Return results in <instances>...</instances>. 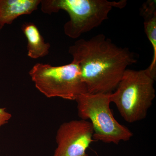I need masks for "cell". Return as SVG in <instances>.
Segmentation results:
<instances>
[{"instance_id": "cell-8", "label": "cell", "mask_w": 156, "mask_h": 156, "mask_svg": "<svg viewBox=\"0 0 156 156\" xmlns=\"http://www.w3.org/2000/svg\"><path fill=\"white\" fill-rule=\"evenodd\" d=\"M21 30L27 39V55L33 59L42 58L50 52V43H46L36 25L32 22H26Z\"/></svg>"}, {"instance_id": "cell-6", "label": "cell", "mask_w": 156, "mask_h": 156, "mask_svg": "<svg viewBox=\"0 0 156 156\" xmlns=\"http://www.w3.org/2000/svg\"><path fill=\"white\" fill-rule=\"evenodd\" d=\"M89 121L72 120L62 123L56 132L57 143L53 156H89L87 149L95 140Z\"/></svg>"}, {"instance_id": "cell-11", "label": "cell", "mask_w": 156, "mask_h": 156, "mask_svg": "<svg viewBox=\"0 0 156 156\" xmlns=\"http://www.w3.org/2000/svg\"><path fill=\"white\" fill-rule=\"evenodd\" d=\"M2 27H0V31H1V30H2Z\"/></svg>"}, {"instance_id": "cell-5", "label": "cell", "mask_w": 156, "mask_h": 156, "mask_svg": "<svg viewBox=\"0 0 156 156\" xmlns=\"http://www.w3.org/2000/svg\"><path fill=\"white\" fill-rule=\"evenodd\" d=\"M29 74L37 89L49 98L76 101L80 95L87 93L79 66L73 61L60 66L36 63Z\"/></svg>"}, {"instance_id": "cell-1", "label": "cell", "mask_w": 156, "mask_h": 156, "mask_svg": "<svg viewBox=\"0 0 156 156\" xmlns=\"http://www.w3.org/2000/svg\"><path fill=\"white\" fill-rule=\"evenodd\" d=\"M69 53L79 66L89 94L112 93L127 68L137 62L134 53L117 46L103 34L78 40Z\"/></svg>"}, {"instance_id": "cell-9", "label": "cell", "mask_w": 156, "mask_h": 156, "mask_svg": "<svg viewBox=\"0 0 156 156\" xmlns=\"http://www.w3.org/2000/svg\"><path fill=\"white\" fill-rule=\"evenodd\" d=\"M141 13L144 19L146 34L153 49V56L150 65L147 68L156 78V1H148L143 5Z\"/></svg>"}, {"instance_id": "cell-4", "label": "cell", "mask_w": 156, "mask_h": 156, "mask_svg": "<svg viewBox=\"0 0 156 156\" xmlns=\"http://www.w3.org/2000/svg\"><path fill=\"white\" fill-rule=\"evenodd\" d=\"M76 101L79 117L90 121L95 141L118 145L121 141H128L133 136L127 127L114 117L110 106V94L84 93L78 96Z\"/></svg>"}, {"instance_id": "cell-10", "label": "cell", "mask_w": 156, "mask_h": 156, "mask_svg": "<svg viewBox=\"0 0 156 156\" xmlns=\"http://www.w3.org/2000/svg\"><path fill=\"white\" fill-rule=\"evenodd\" d=\"M5 108H0V128L8 123L12 117L11 114L6 111Z\"/></svg>"}, {"instance_id": "cell-2", "label": "cell", "mask_w": 156, "mask_h": 156, "mask_svg": "<svg viewBox=\"0 0 156 156\" xmlns=\"http://www.w3.org/2000/svg\"><path fill=\"white\" fill-rule=\"evenodd\" d=\"M127 3L126 0H43L40 5L45 14H51L60 10L67 13L69 20L64 24V33L76 39L100 25L108 18L113 8L123 9Z\"/></svg>"}, {"instance_id": "cell-3", "label": "cell", "mask_w": 156, "mask_h": 156, "mask_svg": "<svg viewBox=\"0 0 156 156\" xmlns=\"http://www.w3.org/2000/svg\"><path fill=\"white\" fill-rule=\"evenodd\" d=\"M155 80L147 69L125 71L110 98L126 122L134 123L146 118L155 97Z\"/></svg>"}, {"instance_id": "cell-7", "label": "cell", "mask_w": 156, "mask_h": 156, "mask_svg": "<svg viewBox=\"0 0 156 156\" xmlns=\"http://www.w3.org/2000/svg\"><path fill=\"white\" fill-rule=\"evenodd\" d=\"M41 0H0V27L11 24L20 16L32 14Z\"/></svg>"}]
</instances>
